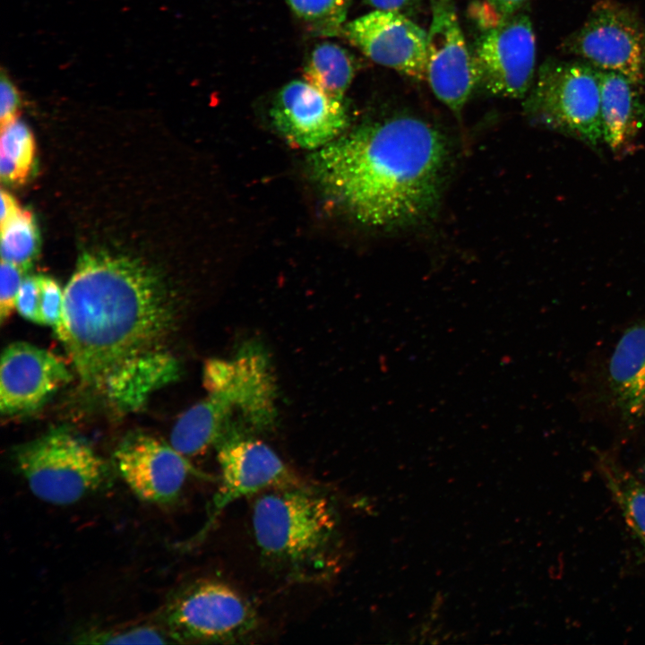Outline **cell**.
I'll use <instances>...</instances> for the list:
<instances>
[{
	"instance_id": "obj_19",
	"label": "cell",
	"mask_w": 645,
	"mask_h": 645,
	"mask_svg": "<svg viewBox=\"0 0 645 645\" xmlns=\"http://www.w3.org/2000/svg\"><path fill=\"white\" fill-rule=\"evenodd\" d=\"M598 467L625 523L645 546V482L608 458H601Z\"/></svg>"
},
{
	"instance_id": "obj_10",
	"label": "cell",
	"mask_w": 645,
	"mask_h": 645,
	"mask_svg": "<svg viewBox=\"0 0 645 645\" xmlns=\"http://www.w3.org/2000/svg\"><path fill=\"white\" fill-rule=\"evenodd\" d=\"M216 449L220 478L198 538L207 534L219 514L233 502L302 482L271 447L252 434H235L219 443Z\"/></svg>"
},
{
	"instance_id": "obj_6",
	"label": "cell",
	"mask_w": 645,
	"mask_h": 645,
	"mask_svg": "<svg viewBox=\"0 0 645 645\" xmlns=\"http://www.w3.org/2000/svg\"><path fill=\"white\" fill-rule=\"evenodd\" d=\"M524 110L532 121L596 148L603 140L599 70L583 60L547 59Z\"/></svg>"
},
{
	"instance_id": "obj_15",
	"label": "cell",
	"mask_w": 645,
	"mask_h": 645,
	"mask_svg": "<svg viewBox=\"0 0 645 645\" xmlns=\"http://www.w3.org/2000/svg\"><path fill=\"white\" fill-rule=\"evenodd\" d=\"M70 380L66 365L56 355L27 342H13L1 355V412L10 416L34 410Z\"/></svg>"
},
{
	"instance_id": "obj_13",
	"label": "cell",
	"mask_w": 645,
	"mask_h": 645,
	"mask_svg": "<svg viewBox=\"0 0 645 645\" xmlns=\"http://www.w3.org/2000/svg\"><path fill=\"white\" fill-rule=\"evenodd\" d=\"M270 116L279 134L296 148L318 150L341 135L348 125L343 99L295 80L275 95Z\"/></svg>"
},
{
	"instance_id": "obj_21",
	"label": "cell",
	"mask_w": 645,
	"mask_h": 645,
	"mask_svg": "<svg viewBox=\"0 0 645 645\" xmlns=\"http://www.w3.org/2000/svg\"><path fill=\"white\" fill-rule=\"evenodd\" d=\"M40 246L39 231L33 213L22 210L1 228V258L28 271Z\"/></svg>"
},
{
	"instance_id": "obj_1",
	"label": "cell",
	"mask_w": 645,
	"mask_h": 645,
	"mask_svg": "<svg viewBox=\"0 0 645 645\" xmlns=\"http://www.w3.org/2000/svg\"><path fill=\"white\" fill-rule=\"evenodd\" d=\"M175 303L162 277L139 259L87 251L64 289V344L82 383L132 411L176 380L168 348Z\"/></svg>"
},
{
	"instance_id": "obj_14",
	"label": "cell",
	"mask_w": 645,
	"mask_h": 645,
	"mask_svg": "<svg viewBox=\"0 0 645 645\" xmlns=\"http://www.w3.org/2000/svg\"><path fill=\"white\" fill-rule=\"evenodd\" d=\"M343 32L374 63L426 79L427 32L405 14L374 10L345 24Z\"/></svg>"
},
{
	"instance_id": "obj_20",
	"label": "cell",
	"mask_w": 645,
	"mask_h": 645,
	"mask_svg": "<svg viewBox=\"0 0 645 645\" xmlns=\"http://www.w3.org/2000/svg\"><path fill=\"white\" fill-rule=\"evenodd\" d=\"M35 138L27 125L18 118L1 126L0 176L9 185L24 183L33 167Z\"/></svg>"
},
{
	"instance_id": "obj_9",
	"label": "cell",
	"mask_w": 645,
	"mask_h": 645,
	"mask_svg": "<svg viewBox=\"0 0 645 645\" xmlns=\"http://www.w3.org/2000/svg\"><path fill=\"white\" fill-rule=\"evenodd\" d=\"M471 55L477 85L494 96H527L536 64V39L529 16L517 13L484 30Z\"/></svg>"
},
{
	"instance_id": "obj_26",
	"label": "cell",
	"mask_w": 645,
	"mask_h": 645,
	"mask_svg": "<svg viewBox=\"0 0 645 645\" xmlns=\"http://www.w3.org/2000/svg\"><path fill=\"white\" fill-rule=\"evenodd\" d=\"M41 275H27L21 285L16 309L28 321L42 323L40 315Z\"/></svg>"
},
{
	"instance_id": "obj_5",
	"label": "cell",
	"mask_w": 645,
	"mask_h": 645,
	"mask_svg": "<svg viewBox=\"0 0 645 645\" xmlns=\"http://www.w3.org/2000/svg\"><path fill=\"white\" fill-rule=\"evenodd\" d=\"M13 459L31 493L56 505L77 503L112 481L107 462L65 427L52 429L19 445Z\"/></svg>"
},
{
	"instance_id": "obj_22",
	"label": "cell",
	"mask_w": 645,
	"mask_h": 645,
	"mask_svg": "<svg viewBox=\"0 0 645 645\" xmlns=\"http://www.w3.org/2000/svg\"><path fill=\"white\" fill-rule=\"evenodd\" d=\"M295 15L314 33L336 36L344 29L350 0H286Z\"/></svg>"
},
{
	"instance_id": "obj_30",
	"label": "cell",
	"mask_w": 645,
	"mask_h": 645,
	"mask_svg": "<svg viewBox=\"0 0 645 645\" xmlns=\"http://www.w3.org/2000/svg\"><path fill=\"white\" fill-rule=\"evenodd\" d=\"M375 10L398 12L404 14L413 5L415 0H366Z\"/></svg>"
},
{
	"instance_id": "obj_27",
	"label": "cell",
	"mask_w": 645,
	"mask_h": 645,
	"mask_svg": "<svg viewBox=\"0 0 645 645\" xmlns=\"http://www.w3.org/2000/svg\"><path fill=\"white\" fill-rule=\"evenodd\" d=\"M0 122L3 126L18 118L22 104L20 92L4 71L0 77Z\"/></svg>"
},
{
	"instance_id": "obj_24",
	"label": "cell",
	"mask_w": 645,
	"mask_h": 645,
	"mask_svg": "<svg viewBox=\"0 0 645 645\" xmlns=\"http://www.w3.org/2000/svg\"><path fill=\"white\" fill-rule=\"evenodd\" d=\"M40 315L59 339L64 330V290L51 277L41 275Z\"/></svg>"
},
{
	"instance_id": "obj_28",
	"label": "cell",
	"mask_w": 645,
	"mask_h": 645,
	"mask_svg": "<svg viewBox=\"0 0 645 645\" xmlns=\"http://www.w3.org/2000/svg\"><path fill=\"white\" fill-rule=\"evenodd\" d=\"M22 209L20 207L16 199L5 191L4 188L1 190V227L6 225L11 219L16 217Z\"/></svg>"
},
{
	"instance_id": "obj_31",
	"label": "cell",
	"mask_w": 645,
	"mask_h": 645,
	"mask_svg": "<svg viewBox=\"0 0 645 645\" xmlns=\"http://www.w3.org/2000/svg\"><path fill=\"white\" fill-rule=\"evenodd\" d=\"M642 475H643L644 477H645V463H644V465L642 466Z\"/></svg>"
},
{
	"instance_id": "obj_29",
	"label": "cell",
	"mask_w": 645,
	"mask_h": 645,
	"mask_svg": "<svg viewBox=\"0 0 645 645\" xmlns=\"http://www.w3.org/2000/svg\"><path fill=\"white\" fill-rule=\"evenodd\" d=\"M528 0H486L487 4L502 18L517 13Z\"/></svg>"
},
{
	"instance_id": "obj_3",
	"label": "cell",
	"mask_w": 645,
	"mask_h": 645,
	"mask_svg": "<svg viewBox=\"0 0 645 645\" xmlns=\"http://www.w3.org/2000/svg\"><path fill=\"white\" fill-rule=\"evenodd\" d=\"M253 532L266 566L294 582L330 580L343 556L341 519L333 497L303 482L262 492Z\"/></svg>"
},
{
	"instance_id": "obj_11",
	"label": "cell",
	"mask_w": 645,
	"mask_h": 645,
	"mask_svg": "<svg viewBox=\"0 0 645 645\" xmlns=\"http://www.w3.org/2000/svg\"><path fill=\"white\" fill-rule=\"evenodd\" d=\"M114 461L132 492L140 500L157 505L176 503L189 476L212 479L170 443L147 434L125 439L115 451Z\"/></svg>"
},
{
	"instance_id": "obj_25",
	"label": "cell",
	"mask_w": 645,
	"mask_h": 645,
	"mask_svg": "<svg viewBox=\"0 0 645 645\" xmlns=\"http://www.w3.org/2000/svg\"><path fill=\"white\" fill-rule=\"evenodd\" d=\"M27 271L22 267L1 260L0 270V319L4 322L13 309H16V299Z\"/></svg>"
},
{
	"instance_id": "obj_16",
	"label": "cell",
	"mask_w": 645,
	"mask_h": 645,
	"mask_svg": "<svg viewBox=\"0 0 645 645\" xmlns=\"http://www.w3.org/2000/svg\"><path fill=\"white\" fill-rule=\"evenodd\" d=\"M613 401L626 420L645 422V319L627 328L608 364Z\"/></svg>"
},
{
	"instance_id": "obj_23",
	"label": "cell",
	"mask_w": 645,
	"mask_h": 645,
	"mask_svg": "<svg viewBox=\"0 0 645 645\" xmlns=\"http://www.w3.org/2000/svg\"><path fill=\"white\" fill-rule=\"evenodd\" d=\"M78 643L93 644H164L173 641L164 628L136 624L107 629H90L76 636Z\"/></svg>"
},
{
	"instance_id": "obj_12",
	"label": "cell",
	"mask_w": 645,
	"mask_h": 645,
	"mask_svg": "<svg viewBox=\"0 0 645 645\" xmlns=\"http://www.w3.org/2000/svg\"><path fill=\"white\" fill-rule=\"evenodd\" d=\"M432 2L426 79L435 97L459 116L477 86L471 50L466 44L453 0Z\"/></svg>"
},
{
	"instance_id": "obj_17",
	"label": "cell",
	"mask_w": 645,
	"mask_h": 645,
	"mask_svg": "<svg viewBox=\"0 0 645 645\" xmlns=\"http://www.w3.org/2000/svg\"><path fill=\"white\" fill-rule=\"evenodd\" d=\"M603 141L616 153L629 150L645 123V86L599 70Z\"/></svg>"
},
{
	"instance_id": "obj_7",
	"label": "cell",
	"mask_w": 645,
	"mask_h": 645,
	"mask_svg": "<svg viewBox=\"0 0 645 645\" xmlns=\"http://www.w3.org/2000/svg\"><path fill=\"white\" fill-rule=\"evenodd\" d=\"M162 619L173 642L237 643L251 638L258 617L250 602L229 585L202 580L178 590Z\"/></svg>"
},
{
	"instance_id": "obj_18",
	"label": "cell",
	"mask_w": 645,
	"mask_h": 645,
	"mask_svg": "<svg viewBox=\"0 0 645 645\" xmlns=\"http://www.w3.org/2000/svg\"><path fill=\"white\" fill-rule=\"evenodd\" d=\"M355 73L356 64L351 54L331 42L315 46L304 67L307 82L338 99H343Z\"/></svg>"
},
{
	"instance_id": "obj_4",
	"label": "cell",
	"mask_w": 645,
	"mask_h": 645,
	"mask_svg": "<svg viewBox=\"0 0 645 645\" xmlns=\"http://www.w3.org/2000/svg\"><path fill=\"white\" fill-rule=\"evenodd\" d=\"M203 383L208 395L194 408L217 445L234 434H253L273 425L275 381L257 343L244 344L231 359L208 360Z\"/></svg>"
},
{
	"instance_id": "obj_2",
	"label": "cell",
	"mask_w": 645,
	"mask_h": 645,
	"mask_svg": "<svg viewBox=\"0 0 645 645\" xmlns=\"http://www.w3.org/2000/svg\"><path fill=\"white\" fill-rule=\"evenodd\" d=\"M448 148L426 122L398 116L357 127L308 158L312 178L371 227L415 222L436 204Z\"/></svg>"
},
{
	"instance_id": "obj_8",
	"label": "cell",
	"mask_w": 645,
	"mask_h": 645,
	"mask_svg": "<svg viewBox=\"0 0 645 645\" xmlns=\"http://www.w3.org/2000/svg\"><path fill=\"white\" fill-rule=\"evenodd\" d=\"M563 49L600 71L645 86V24L615 0L596 3L580 28L563 42Z\"/></svg>"
}]
</instances>
